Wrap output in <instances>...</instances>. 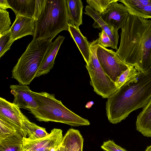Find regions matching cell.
<instances>
[{"instance_id":"obj_1","label":"cell","mask_w":151,"mask_h":151,"mask_svg":"<svg viewBox=\"0 0 151 151\" xmlns=\"http://www.w3.org/2000/svg\"><path fill=\"white\" fill-rule=\"evenodd\" d=\"M121 29L117 56L139 72L147 71L151 68V20L130 14Z\"/></svg>"},{"instance_id":"obj_2","label":"cell","mask_w":151,"mask_h":151,"mask_svg":"<svg viewBox=\"0 0 151 151\" xmlns=\"http://www.w3.org/2000/svg\"><path fill=\"white\" fill-rule=\"evenodd\" d=\"M151 100V68L140 72L136 78L125 83L110 96L106 102V116L116 124L133 111L143 108Z\"/></svg>"},{"instance_id":"obj_3","label":"cell","mask_w":151,"mask_h":151,"mask_svg":"<svg viewBox=\"0 0 151 151\" xmlns=\"http://www.w3.org/2000/svg\"><path fill=\"white\" fill-rule=\"evenodd\" d=\"M37 102L36 108L28 109L40 122H53L62 123L74 127L88 126L89 121L68 109L61 101L57 99L54 94L45 92L32 91Z\"/></svg>"},{"instance_id":"obj_4","label":"cell","mask_w":151,"mask_h":151,"mask_svg":"<svg viewBox=\"0 0 151 151\" xmlns=\"http://www.w3.org/2000/svg\"><path fill=\"white\" fill-rule=\"evenodd\" d=\"M34 39L52 40L59 32L67 30L69 19L65 0H46L35 21Z\"/></svg>"},{"instance_id":"obj_5","label":"cell","mask_w":151,"mask_h":151,"mask_svg":"<svg viewBox=\"0 0 151 151\" xmlns=\"http://www.w3.org/2000/svg\"><path fill=\"white\" fill-rule=\"evenodd\" d=\"M52 42L33 39L12 71V78L19 84L29 85L35 76Z\"/></svg>"},{"instance_id":"obj_6","label":"cell","mask_w":151,"mask_h":151,"mask_svg":"<svg viewBox=\"0 0 151 151\" xmlns=\"http://www.w3.org/2000/svg\"><path fill=\"white\" fill-rule=\"evenodd\" d=\"M97 39L90 44V57L86 67L89 74L90 84L94 91L104 98H108L117 90L115 83L105 73L97 56Z\"/></svg>"},{"instance_id":"obj_7","label":"cell","mask_w":151,"mask_h":151,"mask_svg":"<svg viewBox=\"0 0 151 151\" xmlns=\"http://www.w3.org/2000/svg\"><path fill=\"white\" fill-rule=\"evenodd\" d=\"M96 54L103 70L115 83L121 74L130 66L119 58L116 52L99 45Z\"/></svg>"},{"instance_id":"obj_8","label":"cell","mask_w":151,"mask_h":151,"mask_svg":"<svg viewBox=\"0 0 151 151\" xmlns=\"http://www.w3.org/2000/svg\"><path fill=\"white\" fill-rule=\"evenodd\" d=\"M62 130L59 129H52L49 134L35 140L23 137L24 151H55L60 145L63 138Z\"/></svg>"},{"instance_id":"obj_9","label":"cell","mask_w":151,"mask_h":151,"mask_svg":"<svg viewBox=\"0 0 151 151\" xmlns=\"http://www.w3.org/2000/svg\"><path fill=\"white\" fill-rule=\"evenodd\" d=\"M116 0L111 3L104 12L100 14L107 24L118 30L123 28L130 13L124 4Z\"/></svg>"},{"instance_id":"obj_10","label":"cell","mask_w":151,"mask_h":151,"mask_svg":"<svg viewBox=\"0 0 151 151\" xmlns=\"http://www.w3.org/2000/svg\"><path fill=\"white\" fill-rule=\"evenodd\" d=\"M11 93L14 97L13 103L20 108L28 110L30 108H36L37 105L29 87L23 85H11Z\"/></svg>"},{"instance_id":"obj_11","label":"cell","mask_w":151,"mask_h":151,"mask_svg":"<svg viewBox=\"0 0 151 151\" xmlns=\"http://www.w3.org/2000/svg\"><path fill=\"white\" fill-rule=\"evenodd\" d=\"M35 20L32 18L20 15L16 16L15 19L11 27V42L23 37L34 35Z\"/></svg>"},{"instance_id":"obj_12","label":"cell","mask_w":151,"mask_h":151,"mask_svg":"<svg viewBox=\"0 0 151 151\" xmlns=\"http://www.w3.org/2000/svg\"><path fill=\"white\" fill-rule=\"evenodd\" d=\"M25 116L16 104L0 98V117L22 129V122Z\"/></svg>"},{"instance_id":"obj_13","label":"cell","mask_w":151,"mask_h":151,"mask_svg":"<svg viewBox=\"0 0 151 151\" xmlns=\"http://www.w3.org/2000/svg\"><path fill=\"white\" fill-rule=\"evenodd\" d=\"M65 39V37L59 35L52 42L44 58L35 78L48 73L53 68L56 55Z\"/></svg>"},{"instance_id":"obj_14","label":"cell","mask_w":151,"mask_h":151,"mask_svg":"<svg viewBox=\"0 0 151 151\" xmlns=\"http://www.w3.org/2000/svg\"><path fill=\"white\" fill-rule=\"evenodd\" d=\"M85 11L84 13L91 17L94 21L93 27L96 28H101L102 30L104 31L114 43L115 50H117L119 39L118 30L107 24L101 18L100 14L88 5L86 6Z\"/></svg>"},{"instance_id":"obj_15","label":"cell","mask_w":151,"mask_h":151,"mask_svg":"<svg viewBox=\"0 0 151 151\" xmlns=\"http://www.w3.org/2000/svg\"><path fill=\"white\" fill-rule=\"evenodd\" d=\"M84 139L80 131L69 129L63 137L60 145L61 151H83Z\"/></svg>"},{"instance_id":"obj_16","label":"cell","mask_w":151,"mask_h":151,"mask_svg":"<svg viewBox=\"0 0 151 151\" xmlns=\"http://www.w3.org/2000/svg\"><path fill=\"white\" fill-rule=\"evenodd\" d=\"M123 4L130 14L151 19V0H118Z\"/></svg>"},{"instance_id":"obj_17","label":"cell","mask_w":151,"mask_h":151,"mask_svg":"<svg viewBox=\"0 0 151 151\" xmlns=\"http://www.w3.org/2000/svg\"><path fill=\"white\" fill-rule=\"evenodd\" d=\"M68 30L76 44L86 64H87L90 57V43L81 33L79 27L69 23Z\"/></svg>"},{"instance_id":"obj_18","label":"cell","mask_w":151,"mask_h":151,"mask_svg":"<svg viewBox=\"0 0 151 151\" xmlns=\"http://www.w3.org/2000/svg\"><path fill=\"white\" fill-rule=\"evenodd\" d=\"M16 16L32 18L34 16L36 0H7Z\"/></svg>"},{"instance_id":"obj_19","label":"cell","mask_w":151,"mask_h":151,"mask_svg":"<svg viewBox=\"0 0 151 151\" xmlns=\"http://www.w3.org/2000/svg\"><path fill=\"white\" fill-rule=\"evenodd\" d=\"M136 126L137 130L143 136L151 137V100L138 115Z\"/></svg>"},{"instance_id":"obj_20","label":"cell","mask_w":151,"mask_h":151,"mask_svg":"<svg viewBox=\"0 0 151 151\" xmlns=\"http://www.w3.org/2000/svg\"><path fill=\"white\" fill-rule=\"evenodd\" d=\"M67 5L69 23L79 27L82 24L83 6L81 0H65Z\"/></svg>"},{"instance_id":"obj_21","label":"cell","mask_w":151,"mask_h":151,"mask_svg":"<svg viewBox=\"0 0 151 151\" xmlns=\"http://www.w3.org/2000/svg\"><path fill=\"white\" fill-rule=\"evenodd\" d=\"M22 129L26 137L28 136L27 138L31 140L41 138L49 134L45 128L30 122L26 116L22 122Z\"/></svg>"},{"instance_id":"obj_22","label":"cell","mask_w":151,"mask_h":151,"mask_svg":"<svg viewBox=\"0 0 151 151\" xmlns=\"http://www.w3.org/2000/svg\"><path fill=\"white\" fill-rule=\"evenodd\" d=\"M23 138L14 134L0 139V151H24Z\"/></svg>"},{"instance_id":"obj_23","label":"cell","mask_w":151,"mask_h":151,"mask_svg":"<svg viewBox=\"0 0 151 151\" xmlns=\"http://www.w3.org/2000/svg\"><path fill=\"white\" fill-rule=\"evenodd\" d=\"M14 134H18L23 137H26L21 128L0 117V139Z\"/></svg>"},{"instance_id":"obj_24","label":"cell","mask_w":151,"mask_h":151,"mask_svg":"<svg viewBox=\"0 0 151 151\" xmlns=\"http://www.w3.org/2000/svg\"><path fill=\"white\" fill-rule=\"evenodd\" d=\"M139 73L134 67L130 66L121 74L115 83L117 89L131 79L137 77Z\"/></svg>"},{"instance_id":"obj_25","label":"cell","mask_w":151,"mask_h":151,"mask_svg":"<svg viewBox=\"0 0 151 151\" xmlns=\"http://www.w3.org/2000/svg\"><path fill=\"white\" fill-rule=\"evenodd\" d=\"M116 0H87L88 6L101 14L104 12L110 5Z\"/></svg>"},{"instance_id":"obj_26","label":"cell","mask_w":151,"mask_h":151,"mask_svg":"<svg viewBox=\"0 0 151 151\" xmlns=\"http://www.w3.org/2000/svg\"><path fill=\"white\" fill-rule=\"evenodd\" d=\"M11 23L9 12L0 9V37L10 30Z\"/></svg>"},{"instance_id":"obj_27","label":"cell","mask_w":151,"mask_h":151,"mask_svg":"<svg viewBox=\"0 0 151 151\" xmlns=\"http://www.w3.org/2000/svg\"><path fill=\"white\" fill-rule=\"evenodd\" d=\"M11 32L10 30L0 37V58L10 48L13 42H10Z\"/></svg>"},{"instance_id":"obj_28","label":"cell","mask_w":151,"mask_h":151,"mask_svg":"<svg viewBox=\"0 0 151 151\" xmlns=\"http://www.w3.org/2000/svg\"><path fill=\"white\" fill-rule=\"evenodd\" d=\"M99 38L97 39L99 45L106 48L110 47L115 49L114 43L104 31L102 30L99 32Z\"/></svg>"},{"instance_id":"obj_29","label":"cell","mask_w":151,"mask_h":151,"mask_svg":"<svg viewBox=\"0 0 151 151\" xmlns=\"http://www.w3.org/2000/svg\"><path fill=\"white\" fill-rule=\"evenodd\" d=\"M101 147L105 151H128L117 145L112 140L104 142Z\"/></svg>"},{"instance_id":"obj_30","label":"cell","mask_w":151,"mask_h":151,"mask_svg":"<svg viewBox=\"0 0 151 151\" xmlns=\"http://www.w3.org/2000/svg\"><path fill=\"white\" fill-rule=\"evenodd\" d=\"M46 0H36L35 9L33 19L36 21L41 13Z\"/></svg>"},{"instance_id":"obj_31","label":"cell","mask_w":151,"mask_h":151,"mask_svg":"<svg viewBox=\"0 0 151 151\" xmlns=\"http://www.w3.org/2000/svg\"><path fill=\"white\" fill-rule=\"evenodd\" d=\"M10 7L7 0H0V9L5 10Z\"/></svg>"},{"instance_id":"obj_32","label":"cell","mask_w":151,"mask_h":151,"mask_svg":"<svg viewBox=\"0 0 151 151\" xmlns=\"http://www.w3.org/2000/svg\"><path fill=\"white\" fill-rule=\"evenodd\" d=\"M94 104V102L93 101H90L88 102L85 106L86 108L88 109H90L92 105Z\"/></svg>"},{"instance_id":"obj_33","label":"cell","mask_w":151,"mask_h":151,"mask_svg":"<svg viewBox=\"0 0 151 151\" xmlns=\"http://www.w3.org/2000/svg\"><path fill=\"white\" fill-rule=\"evenodd\" d=\"M145 151H151V145L147 146Z\"/></svg>"},{"instance_id":"obj_34","label":"cell","mask_w":151,"mask_h":151,"mask_svg":"<svg viewBox=\"0 0 151 151\" xmlns=\"http://www.w3.org/2000/svg\"><path fill=\"white\" fill-rule=\"evenodd\" d=\"M55 151H61L60 145L56 149Z\"/></svg>"},{"instance_id":"obj_35","label":"cell","mask_w":151,"mask_h":151,"mask_svg":"<svg viewBox=\"0 0 151 151\" xmlns=\"http://www.w3.org/2000/svg\"></svg>"}]
</instances>
